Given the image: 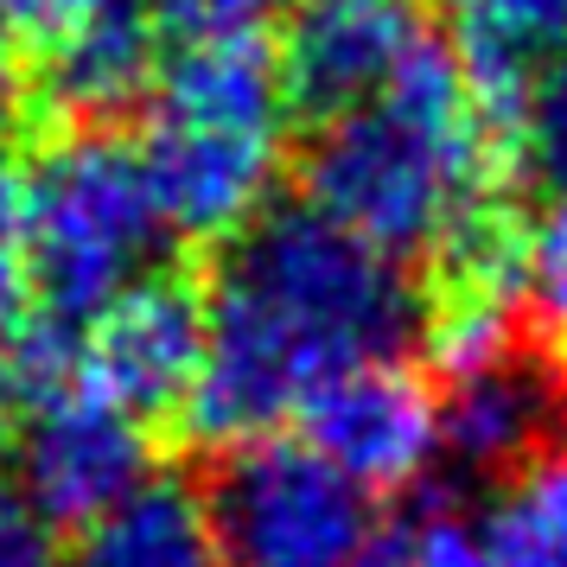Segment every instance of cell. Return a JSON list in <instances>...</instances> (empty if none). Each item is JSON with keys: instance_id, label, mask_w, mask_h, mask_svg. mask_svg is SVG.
<instances>
[{"instance_id": "obj_1", "label": "cell", "mask_w": 567, "mask_h": 567, "mask_svg": "<svg viewBox=\"0 0 567 567\" xmlns=\"http://www.w3.org/2000/svg\"><path fill=\"white\" fill-rule=\"evenodd\" d=\"M421 332L402 261L338 230L312 205H268L210 275L205 370L185 402L198 440L249 446L300 421L338 377L395 363Z\"/></svg>"}, {"instance_id": "obj_2", "label": "cell", "mask_w": 567, "mask_h": 567, "mask_svg": "<svg viewBox=\"0 0 567 567\" xmlns=\"http://www.w3.org/2000/svg\"><path fill=\"white\" fill-rule=\"evenodd\" d=\"M497 141L446 39H427L370 103L319 122L307 147V205L377 256H453L491 224Z\"/></svg>"}, {"instance_id": "obj_3", "label": "cell", "mask_w": 567, "mask_h": 567, "mask_svg": "<svg viewBox=\"0 0 567 567\" xmlns=\"http://www.w3.org/2000/svg\"><path fill=\"white\" fill-rule=\"evenodd\" d=\"M287 83L261 39H185L147 90L141 173L166 236L230 243L256 224L287 166Z\"/></svg>"}, {"instance_id": "obj_4", "label": "cell", "mask_w": 567, "mask_h": 567, "mask_svg": "<svg viewBox=\"0 0 567 567\" xmlns=\"http://www.w3.org/2000/svg\"><path fill=\"white\" fill-rule=\"evenodd\" d=\"M20 205L45 326L83 332L103 307L154 275L166 224L134 141H115L103 128L52 141L20 179Z\"/></svg>"}, {"instance_id": "obj_5", "label": "cell", "mask_w": 567, "mask_h": 567, "mask_svg": "<svg viewBox=\"0 0 567 567\" xmlns=\"http://www.w3.org/2000/svg\"><path fill=\"white\" fill-rule=\"evenodd\" d=\"M205 511L224 567H363L377 555V497L307 440L230 446Z\"/></svg>"}, {"instance_id": "obj_6", "label": "cell", "mask_w": 567, "mask_h": 567, "mask_svg": "<svg viewBox=\"0 0 567 567\" xmlns=\"http://www.w3.org/2000/svg\"><path fill=\"white\" fill-rule=\"evenodd\" d=\"M13 472H20V497L45 523H96L103 511H115L128 491H141L154 478V446L147 427L134 414L109 409L96 389H83L78 377L39 389L27 402V427L13 446Z\"/></svg>"}, {"instance_id": "obj_7", "label": "cell", "mask_w": 567, "mask_h": 567, "mask_svg": "<svg viewBox=\"0 0 567 567\" xmlns=\"http://www.w3.org/2000/svg\"><path fill=\"white\" fill-rule=\"evenodd\" d=\"M205 370V293L147 275L78 332V383L141 427L192 402Z\"/></svg>"}, {"instance_id": "obj_8", "label": "cell", "mask_w": 567, "mask_h": 567, "mask_svg": "<svg viewBox=\"0 0 567 567\" xmlns=\"http://www.w3.org/2000/svg\"><path fill=\"white\" fill-rule=\"evenodd\" d=\"M427 39L434 32L421 20V0H300L287 13L275 64L287 103L332 122L389 90Z\"/></svg>"}, {"instance_id": "obj_9", "label": "cell", "mask_w": 567, "mask_h": 567, "mask_svg": "<svg viewBox=\"0 0 567 567\" xmlns=\"http://www.w3.org/2000/svg\"><path fill=\"white\" fill-rule=\"evenodd\" d=\"M300 421H307L300 440L370 497L409 491L440 460V395H427V383L402 363H370L338 377L326 395H312Z\"/></svg>"}, {"instance_id": "obj_10", "label": "cell", "mask_w": 567, "mask_h": 567, "mask_svg": "<svg viewBox=\"0 0 567 567\" xmlns=\"http://www.w3.org/2000/svg\"><path fill=\"white\" fill-rule=\"evenodd\" d=\"M409 567H567V440L511 472L485 511H427L395 536Z\"/></svg>"}, {"instance_id": "obj_11", "label": "cell", "mask_w": 567, "mask_h": 567, "mask_svg": "<svg viewBox=\"0 0 567 567\" xmlns=\"http://www.w3.org/2000/svg\"><path fill=\"white\" fill-rule=\"evenodd\" d=\"M561 427V389L529 358H497L485 370L446 377L440 395V460H453L472 478L523 472L542 446H555Z\"/></svg>"}, {"instance_id": "obj_12", "label": "cell", "mask_w": 567, "mask_h": 567, "mask_svg": "<svg viewBox=\"0 0 567 567\" xmlns=\"http://www.w3.org/2000/svg\"><path fill=\"white\" fill-rule=\"evenodd\" d=\"M159 78V13L147 0H96L39 45V83L58 109L103 122L134 109Z\"/></svg>"}, {"instance_id": "obj_13", "label": "cell", "mask_w": 567, "mask_h": 567, "mask_svg": "<svg viewBox=\"0 0 567 567\" xmlns=\"http://www.w3.org/2000/svg\"><path fill=\"white\" fill-rule=\"evenodd\" d=\"M567 52V0H460L453 7V58L465 90L504 154V128L529 96L542 64Z\"/></svg>"}, {"instance_id": "obj_14", "label": "cell", "mask_w": 567, "mask_h": 567, "mask_svg": "<svg viewBox=\"0 0 567 567\" xmlns=\"http://www.w3.org/2000/svg\"><path fill=\"white\" fill-rule=\"evenodd\" d=\"M64 567H224L205 497L185 478H147L115 511L83 523Z\"/></svg>"}, {"instance_id": "obj_15", "label": "cell", "mask_w": 567, "mask_h": 567, "mask_svg": "<svg viewBox=\"0 0 567 567\" xmlns=\"http://www.w3.org/2000/svg\"><path fill=\"white\" fill-rule=\"evenodd\" d=\"M511 287L516 307L536 319V332L567 351V179L548 185L529 230L511 243Z\"/></svg>"}, {"instance_id": "obj_16", "label": "cell", "mask_w": 567, "mask_h": 567, "mask_svg": "<svg viewBox=\"0 0 567 567\" xmlns=\"http://www.w3.org/2000/svg\"><path fill=\"white\" fill-rule=\"evenodd\" d=\"M504 159H516L542 185L567 179V52L536 71L516 122L504 128Z\"/></svg>"}, {"instance_id": "obj_17", "label": "cell", "mask_w": 567, "mask_h": 567, "mask_svg": "<svg viewBox=\"0 0 567 567\" xmlns=\"http://www.w3.org/2000/svg\"><path fill=\"white\" fill-rule=\"evenodd\" d=\"M39 287H32V243H27V205H20V179L0 173V344L27 332Z\"/></svg>"}, {"instance_id": "obj_18", "label": "cell", "mask_w": 567, "mask_h": 567, "mask_svg": "<svg viewBox=\"0 0 567 567\" xmlns=\"http://www.w3.org/2000/svg\"><path fill=\"white\" fill-rule=\"evenodd\" d=\"M300 0H154L159 27L185 39H256L275 13H293Z\"/></svg>"}, {"instance_id": "obj_19", "label": "cell", "mask_w": 567, "mask_h": 567, "mask_svg": "<svg viewBox=\"0 0 567 567\" xmlns=\"http://www.w3.org/2000/svg\"><path fill=\"white\" fill-rule=\"evenodd\" d=\"M0 567H64L52 523L32 511L13 485H0Z\"/></svg>"}, {"instance_id": "obj_20", "label": "cell", "mask_w": 567, "mask_h": 567, "mask_svg": "<svg viewBox=\"0 0 567 567\" xmlns=\"http://www.w3.org/2000/svg\"><path fill=\"white\" fill-rule=\"evenodd\" d=\"M90 7L96 0H0V32L7 39H27V45H45L52 32H64Z\"/></svg>"}, {"instance_id": "obj_21", "label": "cell", "mask_w": 567, "mask_h": 567, "mask_svg": "<svg viewBox=\"0 0 567 567\" xmlns=\"http://www.w3.org/2000/svg\"><path fill=\"white\" fill-rule=\"evenodd\" d=\"M20 427H27V383H20L13 358L0 351V465L13 460V446H20Z\"/></svg>"}, {"instance_id": "obj_22", "label": "cell", "mask_w": 567, "mask_h": 567, "mask_svg": "<svg viewBox=\"0 0 567 567\" xmlns=\"http://www.w3.org/2000/svg\"><path fill=\"white\" fill-rule=\"evenodd\" d=\"M20 109H27V78H20V58H13V39L0 32V141L20 128Z\"/></svg>"}, {"instance_id": "obj_23", "label": "cell", "mask_w": 567, "mask_h": 567, "mask_svg": "<svg viewBox=\"0 0 567 567\" xmlns=\"http://www.w3.org/2000/svg\"><path fill=\"white\" fill-rule=\"evenodd\" d=\"M395 555H402V548H395ZM402 567H409V561H402Z\"/></svg>"}]
</instances>
